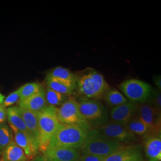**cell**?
Here are the masks:
<instances>
[{
	"instance_id": "14",
	"label": "cell",
	"mask_w": 161,
	"mask_h": 161,
	"mask_svg": "<svg viewBox=\"0 0 161 161\" xmlns=\"http://www.w3.org/2000/svg\"><path fill=\"white\" fill-rule=\"evenodd\" d=\"M19 108L38 113L48 106L46 98V89L42 86L39 92L31 97L20 100L18 103Z\"/></svg>"
},
{
	"instance_id": "4",
	"label": "cell",
	"mask_w": 161,
	"mask_h": 161,
	"mask_svg": "<svg viewBox=\"0 0 161 161\" xmlns=\"http://www.w3.org/2000/svg\"><path fill=\"white\" fill-rule=\"evenodd\" d=\"M57 107L48 105L36 113L39 129L38 150L42 153L48 148L53 136L60 124L57 116Z\"/></svg>"
},
{
	"instance_id": "13",
	"label": "cell",
	"mask_w": 161,
	"mask_h": 161,
	"mask_svg": "<svg viewBox=\"0 0 161 161\" xmlns=\"http://www.w3.org/2000/svg\"><path fill=\"white\" fill-rule=\"evenodd\" d=\"M12 132L14 133V141L18 146L23 150L25 155L29 159L35 158L38 153V150L35 146L31 139L28 135L17 130L15 127L10 125Z\"/></svg>"
},
{
	"instance_id": "29",
	"label": "cell",
	"mask_w": 161,
	"mask_h": 161,
	"mask_svg": "<svg viewBox=\"0 0 161 161\" xmlns=\"http://www.w3.org/2000/svg\"><path fill=\"white\" fill-rule=\"evenodd\" d=\"M7 118V109L1 104L0 105V124H2L4 122H6Z\"/></svg>"
},
{
	"instance_id": "30",
	"label": "cell",
	"mask_w": 161,
	"mask_h": 161,
	"mask_svg": "<svg viewBox=\"0 0 161 161\" xmlns=\"http://www.w3.org/2000/svg\"><path fill=\"white\" fill-rule=\"evenodd\" d=\"M153 81L155 83L156 85L158 86V88L159 91H161V76H156L153 78Z\"/></svg>"
},
{
	"instance_id": "10",
	"label": "cell",
	"mask_w": 161,
	"mask_h": 161,
	"mask_svg": "<svg viewBox=\"0 0 161 161\" xmlns=\"http://www.w3.org/2000/svg\"><path fill=\"white\" fill-rule=\"evenodd\" d=\"M137 104L128 101L125 103L113 108L110 111V118L116 123L126 125L137 113Z\"/></svg>"
},
{
	"instance_id": "3",
	"label": "cell",
	"mask_w": 161,
	"mask_h": 161,
	"mask_svg": "<svg viewBox=\"0 0 161 161\" xmlns=\"http://www.w3.org/2000/svg\"><path fill=\"white\" fill-rule=\"evenodd\" d=\"M122 147V144L109 138L96 129H90L80 147L83 154L107 158Z\"/></svg>"
},
{
	"instance_id": "24",
	"label": "cell",
	"mask_w": 161,
	"mask_h": 161,
	"mask_svg": "<svg viewBox=\"0 0 161 161\" xmlns=\"http://www.w3.org/2000/svg\"><path fill=\"white\" fill-rule=\"evenodd\" d=\"M13 140L12 130L5 124H0V155Z\"/></svg>"
},
{
	"instance_id": "6",
	"label": "cell",
	"mask_w": 161,
	"mask_h": 161,
	"mask_svg": "<svg viewBox=\"0 0 161 161\" xmlns=\"http://www.w3.org/2000/svg\"><path fill=\"white\" fill-rule=\"evenodd\" d=\"M77 102L80 114L90 125L92 124L102 126L107 123L106 110L99 101L80 98Z\"/></svg>"
},
{
	"instance_id": "26",
	"label": "cell",
	"mask_w": 161,
	"mask_h": 161,
	"mask_svg": "<svg viewBox=\"0 0 161 161\" xmlns=\"http://www.w3.org/2000/svg\"><path fill=\"white\" fill-rule=\"evenodd\" d=\"M19 100H20V97L17 90L15 92H12L10 95H8L4 100L3 103L1 104V105L6 108L17 103Z\"/></svg>"
},
{
	"instance_id": "16",
	"label": "cell",
	"mask_w": 161,
	"mask_h": 161,
	"mask_svg": "<svg viewBox=\"0 0 161 161\" xmlns=\"http://www.w3.org/2000/svg\"><path fill=\"white\" fill-rule=\"evenodd\" d=\"M144 149L148 161H161V134L148 137L145 141Z\"/></svg>"
},
{
	"instance_id": "5",
	"label": "cell",
	"mask_w": 161,
	"mask_h": 161,
	"mask_svg": "<svg viewBox=\"0 0 161 161\" xmlns=\"http://www.w3.org/2000/svg\"><path fill=\"white\" fill-rule=\"evenodd\" d=\"M119 88L128 101L136 104L147 102L153 91L151 86L147 82L133 78L122 82Z\"/></svg>"
},
{
	"instance_id": "19",
	"label": "cell",
	"mask_w": 161,
	"mask_h": 161,
	"mask_svg": "<svg viewBox=\"0 0 161 161\" xmlns=\"http://www.w3.org/2000/svg\"><path fill=\"white\" fill-rule=\"evenodd\" d=\"M7 119L10 125L15 127L19 131L24 132L30 137L29 133L23 119L18 111L17 107H11L7 109ZM31 138V137H30Z\"/></svg>"
},
{
	"instance_id": "12",
	"label": "cell",
	"mask_w": 161,
	"mask_h": 161,
	"mask_svg": "<svg viewBox=\"0 0 161 161\" xmlns=\"http://www.w3.org/2000/svg\"><path fill=\"white\" fill-rule=\"evenodd\" d=\"M50 161H77L80 156L78 150L69 148H47L42 154Z\"/></svg>"
},
{
	"instance_id": "11",
	"label": "cell",
	"mask_w": 161,
	"mask_h": 161,
	"mask_svg": "<svg viewBox=\"0 0 161 161\" xmlns=\"http://www.w3.org/2000/svg\"><path fill=\"white\" fill-rule=\"evenodd\" d=\"M17 108L29 132L31 139L35 146L38 150L39 129L37 114L19 107Z\"/></svg>"
},
{
	"instance_id": "18",
	"label": "cell",
	"mask_w": 161,
	"mask_h": 161,
	"mask_svg": "<svg viewBox=\"0 0 161 161\" xmlns=\"http://www.w3.org/2000/svg\"><path fill=\"white\" fill-rule=\"evenodd\" d=\"M45 83L47 88L61 93L68 97L71 96L75 90L76 85L66 82L63 80H58L55 78L47 76Z\"/></svg>"
},
{
	"instance_id": "27",
	"label": "cell",
	"mask_w": 161,
	"mask_h": 161,
	"mask_svg": "<svg viewBox=\"0 0 161 161\" xmlns=\"http://www.w3.org/2000/svg\"><path fill=\"white\" fill-rule=\"evenodd\" d=\"M150 98L152 99V105L158 112H160L161 107V91L159 90H153Z\"/></svg>"
},
{
	"instance_id": "15",
	"label": "cell",
	"mask_w": 161,
	"mask_h": 161,
	"mask_svg": "<svg viewBox=\"0 0 161 161\" xmlns=\"http://www.w3.org/2000/svg\"><path fill=\"white\" fill-rule=\"evenodd\" d=\"M104 161H143L140 151L135 147H121Z\"/></svg>"
},
{
	"instance_id": "20",
	"label": "cell",
	"mask_w": 161,
	"mask_h": 161,
	"mask_svg": "<svg viewBox=\"0 0 161 161\" xmlns=\"http://www.w3.org/2000/svg\"><path fill=\"white\" fill-rule=\"evenodd\" d=\"M103 98L106 103L112 108L128 101L119 91L115 88H109L104 93Z\"/></svg>"
},
{
	"instance_id": "1",
	"label": "cell",
	"mask_w": 161,
	"mask_h": 161,
	"mask_svg": "<svg viewBox=\"0 0 161 161\" xmlns=\"http://www.w3.org/2000/svg\"><path fill=\"white\" fill-rule=\"evenodd\" d=\"M76 75L75 90L81 98L100 100L110 88L103 76L94 69H86Z\"/></svg>"
},
{
	"instance_id": "31",
	"label": "cell",
	"mask_w": 161,
	"mask_h": 161,
	"mask_svg": "<svg viewBox=\"0 0 161 161\" xmlns=\"http://www.w3.org/2000/svg\"><path fill=\"white\" fill-rule=\"evenodd\" d=\"M33 161H49L48 159H47L43 155H41L36 156L35 158H34Z\"/></svg>"
},
{
	"instance_id": "8",
	"label": "cell",
	"mask_w": 161,
	"mask_h": 161,
	"mask_svg": "<svg viewBox=\"0 0 161 161\" xmlns=\"http://www.w3.org/2000/svg\"><path fill=\"white\" fill-rule=\"evenodd\" d=\"M138 118L146 125L150 136L160 135V124H159V113L152 104L144 102L137 105Z\"/></svg>"
},
{
	"instance_id": "25",
	"label": "cell",
	"mask_w": 161,
	"mask_h": 161,
	"mask_svg": "<svg viewBox=\"0 0 161 161\" xmlns=\"http://www.w3.org/2000/svg\"><path fill=\"white\" fill-rule=\"evenodd\" d=\"M125 126L130 132L136 136H143L149 134V130L146 125L138 117L132 118Z\"/></svg>"
},
{
	"instance_id": "32",
	"label": "cell",
	"mask_w": 161,
	"mask_h": 161,
	"mask_svg": "<svg viewBox=\"0 0 161 161\" xmlns=\"http://www.w3.org/2000/svg\"><path fill=\"white\" fill-rule=\"evenodd\" d=\"M4 98H5V96L0 93V105L3 103V102L4 100Z\"/></svg>"
},
{
	"instance_id": "28",
	"label": "cell",
	"mask_w": 161,
	"mask_h": 161,
	"mask_svg": "<svg viewBox=\"0 0 161 161\" xmlns=\"http://www.w3.org/2000/svg\"><path fill=\"white\" fill-rule=\"evenodd\" d=\"M105 158L97 156L92 155L83 154L80 155L77 161H104Z\"/></svg>"
},
{
	"instance_id": "17",
	"label": "cell",
	"mask_w": 161,
	"mask_h": 161,
	"mask_svg": "<svg viewBox=\"0 0 161 161\" xmlns=\"http://www.w3.org/2000/svg\"><path fill=\"white\" fill-rule=\"evenodd\" d=\"M0 161H28L23 150L13 140L1 154Z\"/></svg>"
},
{
	"instance_id": "23",
	"label": "cell",
	"mask_w": 161,
	"mask_h": 161,
	"mask_svg": "<svg viewBox=\"0 0 161 161\" xmlns=\"http://www.w3.org/2000/svg\"><path fill=\"white\" fill-rule=\"evenodd\" d=\"M46 98L48 105L56 107L61 106L69 98V97L46 87Z\"/></svg>"
},
{
	"instance_id": "22",
	"label": "cell",
	"mask_w": 161,
	"mask_h": 161,
	"mask_svg": "<svg viewBox=\"0 0 161 161\" xmlns=\"http://www.w3.org/2000/svg\"><path fill=\"white\" fill-rule=\"evenodd\" d=\"M42 86L36 82L27 83L17 90L20 100H23L39 92ZM19 100V101H20Z\"/></svg>"
},
{
	"instance_id": "7",
	"label": "cell",
	"mask_w": 161,
	"mask_h": 161,
	"mask_svg": "<svg viewBox=\"0 0 161 161\" xmlns=\"http://www.w3.org/2000/svg\"><path fill=\"white\" fill-rule=\"evenodd\" d=\"M58 120L60 124L80 125L90 127L80 114L78 102L74 98H69L57 110Z\"/></svg>"
},
{
	"instance_id": "21",
	"label": "cell",
	"mask_w": 161,
	"mask_h": 161,
	"mask_svg": "<svg viewBox=\"0 0 161 161\" xmlns=\"http://www.w3.org/2000/svg\"><path fill=\"white\" fill-rule=\"evenodd\" d=\"M47 76L76 85V74L72 73L69 69L63 67L58 66L55 68L47 75Z\"/></svg>"
},
{
	"instance_id": "9",
	"label": "cell",
	"mask_w": 161,
	"mask_h": 161,
	"mask_svg": "<svg viewBox=\"0 0 161 161\" xmlns=\"http://www.w3.org/2000/svg\"><path fill=\"white\" fill-rule=\"evenodd\" d=\"M97 130L105 136L121 143H128L136 140V136L130 132L125 125L114 122L106 123L98 127Z\"/></svg>"
},
{
	"instance_id": "2",
	"label": "cell",
	"mask_w": 161,
	"mask_h": 161,
	"mask_svg": "<svg viewBox=\"0 0 161 161\" xmlns=\"http://www.w3.org/2000/svg\"><path fill=\"white\" fill-rule=\"evenodd\" d=\"M90 130V127L60 124L53 136L48 148L80 149Z\"/></svg>"
}]
</instances>
